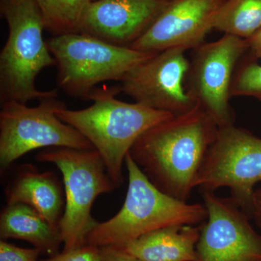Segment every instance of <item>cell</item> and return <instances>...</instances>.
I'll use <instances>...</instances> for the list:
<instances>
[{"label": "cell", "instance_id": "9a60e30c", "mask_svg": "<svg viewBox=\"0 0 261 261\" xmlns=\"http://www.w3.org/2000/svg\"><path fill=\"white\" fill-rule=\"evenodd\" d=\"M200 235V225H174L118 246L143 261H197Z\"/></svg>", "mask_w": 261, "mask_h": 261}, {"label": "cell", "instance_id": "5b68a950", "mask_svg": "<svg viewBox=\"0 0 261 261\" xmlns=\"http://www.w3.org/2000/svg\"><path fill=\"white\" fill-rule=\"evenodd\" d=\"M47 44L56 60L58 87L72 97L85 99L98 84L121 82L157 54L115 45L84 33L53 36Z\"/></svg>", "mask_w": 261, "mask_h": 261}, {"label": "cell", "instance_id": "cb8c5ba5", "mask_svg": "<svg viewBox=\"0 0 261 261\" xmlns=\"http://www.w3.org/2000/svg\"><path fill=\"white\" fill-rule=\"evenodd\" d=\"M252 219L255 220L261 231V187L255 190L254 192L252 199Z\"/></svg>", "mask_w": 261, "mask_h": 261}, {"label": "cell", "instance_id": "8fae6325", "mask_svg": "<svg viewBox=\"0 0 261 261\" xmlns=\"http://www.w3.org/2000/svg\"><path fill=\"white\" fill-rule=\"evenodd\" d=\"M207 219L200 224L197 261H261V233L231 197L202 192Z\"/></svg>", "mask_w": 261, "mask_h": 261}, {"label": "cell", "instance_id": "7c38bea8", "mask_svg": "<svg viewBox=\"0 0 261 261\" xmlns=\"http://www.w3.org/2000/svg\"><path fill=\"white\" fill-rule=\"evenodd\" d=\"M225 0H170L142 37L130 47L159 53L172 48L195 49L213 30Z\"/></svg>", "mask_w": 261, "mask_h": 261}, {"label": "cell", "instance_id": "52a82bcc", "mask_svg": "<svg viewBox=\"0 0 261 261\" xmlns=\"http://www.w3.org/2000/svg\"><path fill=\"white\" fill-rule=\"evenodd\" d=\"M0 166L5 171L23 154L49 147L94 149L75 128L62 121L56 113L65 107L58 95L39 100L36 107L15 101L1 104Z\"/></svg>", "mask_w": 261, "mask_h": 261}, {"label": "cell", "instance_id": "ac0fdd59", "mask_svg": "<svg viewBox=\"0 0 261 261\" xmlns=\"http://www.w3.org/2000/svg\"><path fill=\"white\" fill-rule=\"evenodd\" d=\"M46 30L54 36L81 33L86 13L93 0H35Z\"/></svg>", "mask_w": 261, "mask_h": 261}, {"label": "cell", "instance_id": "9c48e42d", "mask_svg": "<svg viewBox=\"0 0 261 261\" xmlns=\"http://www.w3.org/2000/svg\"><path fill=\"white\" fill-rule=\"evenodd\" d=\"M195 49L187 73V91L219 128L233 125L231 85L237 65L248 53L246 39L224 34Z\"/></svg>", "mask_w": 261, "mask_h": 261}, {"label": "cell", "instance_id": "6da1fadb", "mask_svg": "<svg viewBox=\"0 0 261 261\" xmlns=\"http://www.w3.org/2000/svg\"><path fill=\"white\" fill-rule=\"evenodd\" d=\"M219 128L199 106L149 128L128 154L161 191L187 202Z\"/></svg>", "mask_w": 261, "mask_h": 261}, {"label": "cell", "instance_id": "30bf717a", "mask_svg": "<svg viewBox=\"0 0 261 261\" xmlns=\"http://www.w3.org/2000/svg\"><path fill=\"white\" fill-rule=\"evenodd\" d=\"M186 51L172 48L154 55L122 81V92L135 102L173 116L199 107L185 85L190 65Z\"/></svg>", "mask_w": 261, "mask_h": 261}, {"label": "cell", "instance_id": "44dd1931", "mask_svg": "<svg viewBox=\"0 0 261 261\" xmlns=\"http://www.w3.org/2000/svg\"><path fill=\"white\" fill-rule=\"evenodd\" d=\"M40 252L37 248H22L3 240L0 242V261H39Z\"/></svg>", "mask_w": 261, "mask_h": 261}, {"label": "cell", "instance_id": "3957f363", "mask_svg": "<svg viewBox=\"0 0 261 261\" xmlns=\"http://www.w3.org/2000/svg\"><path fill=\"white\" fill-rule=\"evenodd\" d=\"M128 190L121 210L95 225L86 243L97 247L121 245L142 235L174 225H200L207 219L205 206L178 200L154 186L129 154L125 159Z\"/></svg>", "mask_w": 261, "mask_h": 261}, {"label": "cell", "instance_id": "7a4b0ae2", "mask_svg": "<svg viewBox=\"0 0 261 261\" xmlns=\"http://www.w3.org/2000/svg\"><path fill=\"white\" fill-rule=\"evenodd\" d=\"M120 87L94 88L86 99L92 106L72 111L66 106L57 111L62 121L79 130L100 154L116 188L124 181L123 163L130 149L145 132L173 115L138 102L117 99Z\"/></svg>", "mask_w": 261, "mask_h": 261}, {"label": "cell", "instance_id": "ffe728a7", "mask_svg": "<svg viewBox=\"0 0 261 261\" xmlns=\"http://www.w3.org/2000/svg\"><path fill=\"white\" fill-rule=\"evenodd\" d=\"M44 261H102L100 247L84 244L82 246L63 252Z\"/></svg>", "mask_w": 261, "mask_h": 261}, {"label": "cell", "instance_id": "5bb4252c", "mask_svg": "<svg viewBox=\"0 0 261 261\" xmlns=\"http://www.w3.org/2000/svg\"><path fill=\"white\" fill-rule=\"evenodd\" d=\"M6 190L7 205L25 204L42 216L49 224L59 227L65 202L61 184L54 173L39 172L24 165Z\"/></svg>", "mask_w": 261, "mask_h": 261}, {"label": "cell", "instance_id": "8992f818", "mask_svg": "<svg viewBox=\"0 0 261 261\" xmlns=\"http://www.w3.org/2000/svg\"><path fill=\"white\" fill-rule=\"evenodd\" d=\"M36 159L56 165L63 175L65 205L59 224L63 252L82 246L97 224L91 215L94 200L116 188L102 158L95 149L49 147Z\"/></svg>", "mask_w": 261, "mask_h": 261}, {"label": "cell", "instance_id": "ba28073f", "mask_svg": "<svg viewBox=\"0 0 261 261\" xmlns=\"http://www.w3.org/2000/svg\"><path fill=\"white\" fill-rule=\"evenodd\" d=\"M261 182V138L234 124L219 128L202 163L195 187L201 192L226 187L252 219L255 186Z\"/></svg>", "mask_w": 261, "mask_h": 261}, {"label": "cell", "instance_id": "4fadbf2b", "mask_svg": "<svg viewBox=\"0 0 261 261\" xmlns=\"http://www.w3.org/2000/svg\"><path fill=\"white\" fill-rule=\"evenodd\" d=\"M170 0H93L81 33L121 47L142 37Z\"/></svg>", "mask_w": 261, "mask_h": 261}, {"label": "cell", "instance_id": "e0dca14e", "mask_svg": "<svg viewBox=\"0 0 261 261\" xmlns=\"http://www.w3.org/2000/svg\"><path fill=\"white\" fill-rule=\"evenodd\" d=\"M261 28V0H225L215 17L213 29L241 39Z\"/></svg>", "mask_w": 261, "mask_h": 261}, {"label": "cell", "instance_id": "603a6c76", "mask_svg": "<svg viewBox=\"0 0 261 261\" xmlns=\"http://www.w3.org/2000/svg\"><path fill=\"white\" fill-rule=\"evenodd\" d=\"M246 41L249 56L256 61L261 59V28Z\"/></svg>", "mask_w": 261, "mask_h": 261}, {"label": "cell", "instance_id": "7402d4cb", "mask_svg": "<svg viewBox=\"0 0 261 261\" xmlns=\"http://www.w3.org/2000/svg\"><path fill=\"white\" fill-rule=\"evenodd\" d=\"M99 247L102 261H143L123 250L118 245H107Z\"/></svg>", "mask_w": 261, "mask_h": 261}, {"label": "cell", "instance_id": "d6986e66", "mask_svg": "<svg viewBox=\"0 0 261 261\" xmlns=\"http://www.w3.org/2000/svg\"><path fill=\"white\" fill-rule=\"evenodd\" d=\"M231 97H253L261 102V64L248 53L238 65L233 76Z\"/></svg>", "mask_w": 261, "mask_h": 261}, {"label": "cell", "instance_id": "277c9868", "mask_svg": "<svg viewBox=\"0 0 261 261\" xmlns=\"http://www.w3.org/2000/svg\"><path fill=\"white\" fill-rule=\"evenodd\" d=\"M1 13L8 25V37L0 53V101L27 104L58 95V89L40 91L36 79L44 68L56 66L43 39L45 29L35 0H1Z\"/></svg>", "mask_w": 261, "mask_h": 261}, {"label": "cell", "instance_id": "2e32d148", "mask_svg": "<svg viewBox=\"0 0 261 261\" xmlns=\"http://www.w3.org/2000/svg\"><path fill=\"white\" fill-rule=\"evenodd\" d=\"M0 238L25 240L41 252L58 255L62 241L59 227H56L35 209L25 204L7 205L0 216Z\"/></svg>", "mask_w": 261, "mask_h": 261}]
</instances>
